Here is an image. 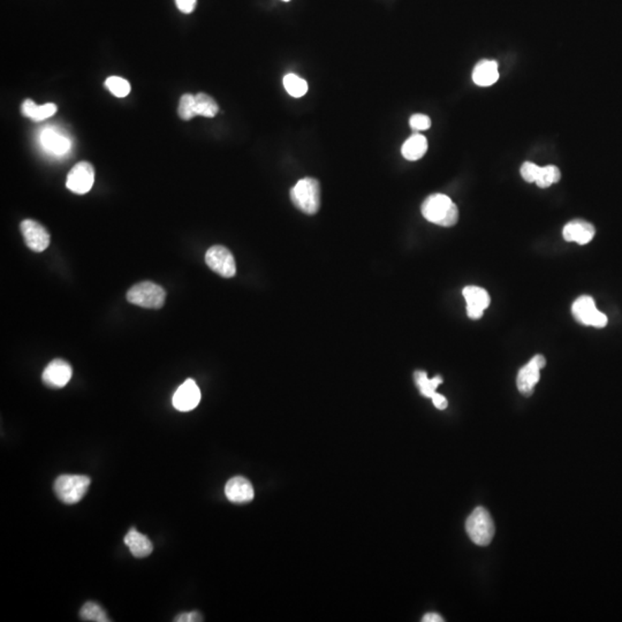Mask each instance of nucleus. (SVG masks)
Returning a JSON list of instances; mask_svg holds the SVG:
<instances>
[{"mask_svg":"<svg viewBox=\"0 0 622 622\" xmlns=\"http://www.w3.org/2000/svg\"><path fill=\"white\" fill-rule=\"evenodd\" d=\"M422 215L428 222L443 227H452L459 220V210L449 196L430 195L422 204Z\"/></svg>","mask_w":622,"mask_h":622,"instance_id":"obj_1","label":"nucleus"},{"mask_svg":"<svg viewBox=\"0 0 622 622\" xmlns=\"http://www.w3.org/2000/svg\"><path fill=\"white\" fill-rule=\"evenodd\" d=\"M293 204L305 215H315L321 208V186L314 178L298 180L291 190Z\"/></svg>","mask_w":622,"mask_h":622,"instance_id":"obj_2","label":"nucleus"},{"mask_svg":"<svg viewBox=\"0 0 622 622\" xmlns=\"http://www.w3.org/2000/svg\"><path fill=\"white\" fill-rule=\"evenodd\" d=\"M90 479L84 475H61L55 482V496L66 505L77 504L87 494Z\"/></svg>","mask_w":622,"mask_h":622,"instance_id":"obj_3","label":"nucleus"},{"mask_svg":"<svg viewBox=\"0 0 622 622\" xmlns=\"http://www.w3.org/2000/svg\"><path fill=\"white\" fill-rule=\"evenodd\" d=\"M465 530L476 545L488 546L494 539V520L484 507H476L465 522Z\"/></svg>","mask_w":622,"mask_h":622,"instance_id":"obj_4","label":"nucleus"},{"mask_svg":"<svg viewBox=\"0 0 622 622\" xmlns=\"http://www.w3.org/2000/svg\"><path fill=\"white\" fill-rule=\"evenodd\" d=\"M127 301L142 308L161 309L166 300V292L152 282H138L127 292Z\"/></svg>","mask_w":622,"mask_h":622,"instance_id":"obj_5","label":"nucleus"},{"mask_svg":"<svg viewBox=\"0 0 622 622\" xmlns=\"http://www.w3.org/2000/svg\"><path fill=\"white\" fill-rule=\"evenodd\" d=\"M571 314L581 324L598 329L607 325V315L596 308V303L591 296H580L578 300H575L571 305Z\"/></svg>","mask_w":622,"mask_h":622,"instance_id":"obj_6","label":"nucleus"},{"mask_svg":"<svg viewBox=\"0 0 622 622\" xmlns=\"http://www.w3.org/2000/svg\"><path fill=\"white\" fill-rule=\"evenodd\" d=\"M206 263L213 272L224 278H232L237 274L234 257L223 246H213L206 251Z\"/></svg>","mask_w":622,"mask_h":622,"instance_id":"obj_7","label":"nucleus"},{"mask_svg":"<svg viewBox=\"0 0 622 622\" xmlns=\"http://www.w3.org/2000/svg\"><path fill=\"white\" fill-rule=\"evenodd\" d=\"M95 183V170L88 161L77 163L67 176L66 186L68 190L79 195L90 192Z\"/></svg>","mask_w":622,"mask_h":622,"instance_id":"obj_8","label":"nucleus"},{"mask_svg":"<svg viewBox=\"0 0 622 622\" xmlns=\"http://www.w3.org/2000/svg\"><path fill=\"white\" fill-rule=\"evenodd\" d=\"M546 359L543 355L534 356L529 363L522 366L517 373V385L520 393L526 397L533 395L534 388L541 378V370L545 366Z\"/></svg>","mask_w":622,"mask_h":622,"instance_id":"obj_9","label":"nucleus"},{"mask_svg":"<svg viewBox=\"0 0 622 622\" xmlns=\"http://www.w3.org/2000/svg\"><path fill=\"white\" fill-rule=\"evenodd\" d=\"M20 230L30 251L42 253L50 246L51 235L39 223L32 219H26L20 224Z\"/></svg>","mask_w":622,"mask_h":622,"instance_id":"obj_10","label":"nucleus"},{"mask_svg":"<svg viewBox=\"0 0 622 622\" xmlns=\"http://www.w3.org/2000/svg\"><path fill=\"white\" fill-rule=\"evenodd\" d=\"M73 370L70 363L64 359H55L48 363L42 373L45 385L52 388H61L71 381Z\"/></svg>","mask_w":622,"mask_h":622,"instance_id":"obj_11","label":"nucleus"},{"mask_svg":"<svg viewBox=\"0 0 622 622\" xmlns=\"http://www.w3.org/2000/svg\"><path fill=\"white\" fill-rule=\"evenodd\" d=\"M39 142L46 152L57 157L65 156L72 148L71 140L53 127L43 129L39 134Z\"/></svg>","mask_w":622,"mask_h":622,"instance_id":"obj_12","label":"nucleus"},{"mask_svg":"<svg viewBox=\"0 0 622 622\" xmlns=\"http://www.w3.org/2000/svg\"><path fill=\"white\" fill-rule=\"evenodd\" d=\"M201 401V390L193 379H187L174 393L173 406L179 411H190L199 406Z\"/></svg>","mask_w":622,"mask_h":622,"instance_id":"obj_13","label":"nucleus"},{"mask_svg":"<svg viewBox=\"0 0 622 622\" xmlns=\"http://www.w3.org/2000/svg\"><path fill=\"white\" fill-rule=\"evenodd\" d=\"M463 298L467 302V315L472 319H479L485 309L490 305V296L485 289L477 286H467L463 289Z\"/></svg>","mask_w":622,"mask_h":622,"instance_id":"obj_14","label":"nucleus"},{"mask_svg":"<svg viewBox=\"0 0 622 622\" xmlns=\"http://www.w3.org/2000/svg\"><path fill=\"white\" fill-rule=\"evenodd\" d=\"M225 496L233 504L244 505L253 501L255 491L247 478L237 476L231 478L225 485Z\"/></svg>","mask_w":622,"mask_h":622,"instance_id":"obj_15","label":"nucleus"},{"mask_svg":"<svg viewBox=\"0 0 622 622\" xmlns=\"http://www.w3.org/2000/svg\"><path fill=\"white\" fill-rule=\"evenodd\" d=\"M596 234V230L590 223L585 222L583 219H574L568 223L562 231V237L568 242H576L584 246L591 242L593 237Z\"/></svg>","mask_w":622,"mask_h":622,"instance_id":"obj_16","label":"nucleus"},{"mask_svg":"<svg viewBox=\"0 0 622 622\" xmlns=\"http://www.w3.org/2000/svg\"><path fill=\"white\" fill-rule=\"evenodd\" d=\"M499 79L498 64L494 60H481L476 64L472 71V81L479 87H490Z\"/></svg>","mask_w":622,"mask_h":622,"instance_id":"obj_17","label":"nucleus"},{"mask_svg":"<svg viewBox=\"0 0 622 622\" xmlns=\"http://www.w3.org/2000/svg\"><path fill=\"white\" fill-rule=\"evenodd\" d=\"M126 545L135 558H145L154 551V545L150 539L143 534L138 533L135 528L129 530L124 538Z\"/></svg>","mask_w":622,"mask_h":622,"instance_id":"obj_18","label":"nucleus"},{"mask_svg":"<svg viewBox=\"0 0 622 622\" xmlns=\"http://www.w3.org/2000/svg\"><path fill=\"white\" fill-rule=\"evenodd\" d=\"M428 150V141L425 136L421 134L411 135L407 141L404 142L401 152L407 161H418L423 157Z\"/></svg>","mask_w":622,"mask_h":622,"instance_id":"obj_19","label":"nucleus"},{"mask_svg":"<svg viewBox=\"0 0 622 622\" xmlns=\"http://www.w3.org/2000/svg\"><path fill=\"white\" fill-rule=\"evenodd\" d=\"M21 110L27 118H30L34 121H43L45 119L53 116L58 109H57V105L53 103L37 105L34 100H26L23 102Z\"/></svg>","mask_w":622,"mask_h":622,"instance_id":"obj_20","label":"nucleus"},{"mask_svg":"<svg viewBox=\"0 0 622 622\" xmlns=\"http://www.w3.org/2000/svg\"><path fill=\"white\" fill-rule=\"evenodd\" d=\"M414 378L421 395L430 399L432 398L433 395L436 393L437 388L443 383V378L440 376H436L435 378L430 379L427 372L424 371L415 372Z\"/></svg>","mask_w":622,"mask_h":622,"instance_id":"obj_21","label":"nucleus"},{"mask_svg":"<svg viewBox=\"0 0 622 622\" xmlns=\"http://www.w3.org/2000/svg\"><path fill=\"white\" fill-rule=\"evenodd\" d=\"M196 113L197 116L213 118L219 111L218 104L208 93H199L195 96Z\"/></svg>","mask_w":622,"mask_h":622,"instance_id":"obj_22","label":"nucleus"},{"mask_svg":"<svg viewBox=\"0 0 622 622\" xmlns=\"http://www.w3.org/2000/svg\"><path fill=\"white\" fill-rule=\"evenodd\" d=\"M282 82H284V87H285L286 91H287L291 96L296 97V98H300V97L305 96L307 91H308V84H307V81L303 80L302 77H298V75H285Z\"/></svg>","mask_w":622,"mask_h":622,"instance_id":"obj_23","label":"nucleus"},{"mask_svg":"<svg viewBox=\"0 0 622 622\" xmlns=\"http://www.w3.org/2000/svg\"><path fill=\"white\" fill-rule=\"evenodd\" d=\"M80 616L81 619L84 620V621H93V622H109L110 619L107 618V614H106L105 611H104L102 607L98 605V604L93 603V602H88V603L84 604L82 609L80 611Z\"/></svg>","mask_w":622,"mask_h":622,"instance_id":"obj_24","label":"nucleus"},{"mask_svg":"<svg viewBox=\"0 0 622 622\" xmlns=\"http://www.w3.org/2000/svg\"><path fill=\"white\" fill-rule=\"evenodd\" d=\"M560 179H562V172L558 167L555 165H548V166L541 167L536 183L541 188H548L553 183H559Z\"/></svg>","mask_w":622,"mask_h":622,"instance_id":"obj_25","label":"nucleus"},{"mask_svg":"<svg viewBox=\"0 0 622 622\" xmlns=\"http://www.w3.org/2000/svg\"><path fill=\"white\" fill-rule=\"evenodd\" d=\"M105 86L112 95L119 98H124L131 93V84L124 77H110L105 81Z\"/></svg>","mask_w":622,"mask_h":622,"instance_id":"obj_26","label":"nucleus"},{"mask_svg":"<svg viewBox=\"0 0 622 622\" xmlns=\"http://www.w3.org/2000/svg\"><path fill=\"white\" fill-rule=\"evenodd\" d=\"M178 112H179L180 118L183 119V120H190V119L197 116V113H196L195 96L192 95V93H185V95H183L181 100H180Z\"/></svg>","mask_w":622,"mask_h":622,"instance_id":"obj_27","label":"nucleus"},{"mask_svg":"<svg viewBox=\"0 0 622 622\" xmlns=\"http://www.w3.org/2000/svg\"><path fill=\"white\" fill-rule=\"evenodd\" d=\"M539 171H541V166L531 163V161H526L522 164L520 173L527 183H536V180L538 178Z\"/></svg>","mask_w":622,"mask_h":622,"instance_id":"obj_28","label":"nucleus"},{"mask_svg":"<svg viewBox=\"0 0 622 622\" xmlns=\"http://www.w3.org/2000/svg\"><path fill=\"white\" fill-rule=\"evenodd\" d=\"M409 125L416 132L427 131L431 127V119L425 114H414L409 119Z\"/></svg>","mask_w":622,"mask_h":622,"instance_id":"obj_29","label":"nucleus"},{"mask_svg":"<svg viewBox=\"0 0 622 622\" xmlns=\"http://www.w3.org/2000/svg\"><path fill=\"white\" fill-rule=\"evenodd\" d=\"M197 0H176L177 7L183 13L190 14L195 10Z\"/></svg>","mask_w":622,"mask_h":622,"instance_id":"obj_30","label":"nucleus"},{"mask_svg":"<svg viewBox=\"0 0 622 622\" xmlns=\"http://www.w3.org/2000/svg\"><path fill=\"white\" fill-rule=\"evenodd\" d=\"M202 616L199 614V612H190V613H183V614H180L178 616L174 621L178 622H195V621H202Z\"/></svg>","mask_w":622,"mask_h":622,"instance_id":"obj_31","label":"nucleus"},{"mask_svg":"<svg viewBox=\"0 0 622 622\" xmlns=\"http://www.w3.org/2000/svg\"><path fill=\"white\" fill-rule=\"evenodd\" d=\"M431 399H432L433 404H435V407H436L437 409L444 411V409H446V408H447V404H449V402H447V400H446V398L445 397H444V395H439V393H437L436 392V393L433 395V397Z\"/></svg>","mask_w":622,"mask_h":622,"instance_id":"obj_32","label":"nucleus"},{"mask_svg":"<svg viewBox=\"0 0 622 622\" xmlns=\"http://www.w3.org/2000/svg\"><path fill=\"white\" fill-rule=\"evenodd\" d=\"M423 622H443L444 619L437 613H428L422 619Z\"/></svg>","mask_w":622,"mask_h":622,"instance_id":"obj_33","label":"nucleus"},{"mask_svg":"<svg viewBox=\"0 0 622 622\" xmlns=\"http://www.w3.org/2000/svg\"><path fill=\"white\" fill-rule=\"evenodd\" d=\"M282 1H289V0H282Z\"/></svg>","mask_w":622,"mask_h":622,"instance_id":"obj_34","label":"nucleus"}]
</instances>
